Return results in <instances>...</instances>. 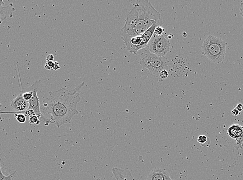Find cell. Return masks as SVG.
I'll return each instance as SVG.
<instances>
[{
	"instance_id": "21",
	"label": "cell",
	"mask_w": 243,
	"mask_h": 180,
	"mask_svg": "<svg viewBox=\"0 0 243 180\" xmlns=\"http://www.w3.org/2000/svg\"><path fill=\"white\" fill-rule=\"evenodd\" d=\"M25 115L26 116L31 117L32 116L35 115V114L34 111L33 109H28L26 111H25Z\"/></svg>"
},
{
	"instance_id": "23",
	"label": "cell",
	"mask_w": 243,
	"mask_h": 180,
	"mask_svg": "<svg viewBox=\"0 0 243 180\" xmlns=\"http://www.w3.org/2000/svg\"><path fill=\"white\" fill-rule=\"evenodd\" d=\"M236 109L240 112L243 110V105L241 104V103L237 104V105L236 106Z\"/></svg>"
},
{
	"instance_id": "5",
	"label": "cell",
	"mask_w": 243,
	"mask_h": 180,
	"mask_svg": "<svg viewBox=\"0 0 243 180\" xmlns=\"http://www.w3.org/2000/svg\"><path fill=\"white\" fill-rule=\"evenodd\" d=\"M156 27H157V25H153L142 35L123 40L127 51L137 55L139 51L147 47L148 42L154 34Z\"/></svg>"
},
{
	"instance_id": "25",
	"label": "cell",
	"mask_w": 243,
	"mask_h": 180,
	"mask_svg": "<svg viewBox=\"0 0 243 180\" xmlns=\"http://www.w3.org/2000/svg\"><path fill=\"white\" fill-rule=\"evenodd\" d=\"M240 13L241 15L242 16V17L243 18V2L241 3L240 8Z\"/></svg>"
},
{
	"instance_id": "8",
	"label": "cell",
	"mask_w": 243,
	"mask_h": 180,
	"mask_svg": "<svg viewBox=\"0 0 243 180\" xmlns=\"http://www.w3.org/2000/svg\"><path fill=\"white\" fill-rule=\"evenodd\" d=\"M28 101L23 99L22 93L20 91V93L17 97L11 101V106L12 111L16 113H22L28 109Z\"/></svg>"
},
{
	"instance_id": "26",
	"label": "cell",
	"mask_w": 243,
	"mask_h": 180,
	"mask_svg": "<svg viewBox=\"0 0 243 180\" xmlns=\"http://www.w3.org/2000/svg\"><path fill=\"white\" fill-rule=\"evenodd\" d=\"M0 174L1 175H3V173H2V168H1V162H0Z\"/></svg>"
},
{
	"instance_id": "13",
	"label": "cell",
	"mask_w": 243,
	"mask_h": 180,
	"mask_svg": "<svg viewBox=\"0 0 243 180\" xmlns=\"http://www.w3.org/2000/svg\"><path fill=\"white\" fill-rule=\"evenodd\" d=\"M197 141L200 143L203 147H208L211 143L210 139L208 137L204 135H199L197 139Z\"/></svg>"
},
{
	"instance_id": "22",
	"label": "cell",
	"mask_w": 243,
	"mask_h": 180,
	"mask_svg": "<svg viewBox=\"0 0 243 180\" xmlns=\"http://www.w3.org/2000/svg\"><path fill=\"white\" fill-rule=\"evenodd\" d=\"M54 59V56L52 55V54H50L49 55L47 56V58H46V60H47V61H53Z\"/></svg>"
},
{
	"instance_id": "12",
	"label": "cell",
	"mask_w": 243,
	"mask_h": 180,
	"mask_svg": "<svg viewBox=\"0 0 243 180\" xmlns=\"http://www.w3.org/2000/svg\"><path fill=\"white\" fill-rule=\"evenodd\" d=\"M228 134L232 138H240L243 136V126L239 124H233L229 127Z\"/></svg>"
},
{
	"instance_id": "11",
	"label": "cell",
	"mask_w": 243,
	"mask_h": 180,
	"mask_svg": "<svg viewBox=\"0 0 243 180\" xmlns=\"http://www.w3.org/2000/svg\"><path fill=\"white\" fill-rule=\"evenodd\" d=\"M15 11L12 3H10L7 6H0V26L5 20L13 17Z\"/></svg>"
},
{
	"instance_id": "2",
	"label": "cell",
	"mask_w": 243,
	"mask_h": 180,
	"mask_svg": "<svg viewBox=\"0 0 243 180\" xmlns=\"http://www.w3.org/2000/svg\"><path fill=\"white\" fill-rule=\"evenodd\" d=\"M154 25L162 26L160 12L147 0H138L127 14L122 39L141 36Z\"/></svg>"
},
{
	"instance_id": "15",
	"label": "cell",
	"mask_w": 243,
	"mask_h": 180,
	"mask_svg": "<svg viewBox=\"0 0 243 180\" xmlns=\"http://www.w3.org/2000/svg\"><path fill=\"white\" fill-rule=\"evenodd\" d=\"M15 117L20 123H25L26 122V116L22 113H16Z\"/></svg>"
},
{
	"instance_id": "19",
	"label": "cell",
	"mask_w": 243,
	"mask_h": 180,
	"mask_svg": "<svg viewBox=\"0 0 243 180\" xmlns=\"http://www.w3.org/2000/svg\"><path fill=\"white\" fill-rule=\"evenodd\" d=\"M243 145V136L240 138L236 139V143L234 147L236 149L242 148V145Z\"/></svg>"
},
{
	"instance_id": "24",
	"label": "cell",
	"mask_w": 243,
	"mask_h": 180,
	"mask_svg": "<svg viewBox=\"0 0 243 180\" xmlns=\"http://www.w3.org/2000/svg\"><path fill=\"white\" fill-rule=\"evenodd\" d=\"M232 114L233 115H234V116H237L239 115V114H240V112H239L235 108V109H233L232 111Z\"/></svg>"
},
{
	"instance_id": "1",
	"label": "cell",
	"mask_w": 243,
	"mask_h": 180,
	"mask_svg": "<svg viewBox=\"0 0 243 180\" xmlns=\"http://www.w3.org/2000/svg\"><path fill=\"white\" fill-rule=\"evenodd\" d=\"M84 83L72 90L62 87L49 92V97L43 100L40 105L41 120L44 125L49 124L60 128L62 125L70 123L73 116L78 114L77 106L81 100L80 93Z\"/></svg>"
},
{
	"instance_id": "4",
	"label": "cell",
	"mask_w": 243,
	"mask_h": 180,
	"mask_svg": "<svg viewBox=\"0 0 243 180\" xmlns=\"http://www.w3.org/2000/svg\"><path fill=\"white\" fill-rule=\"evenodd\" d=\"M140 60L139 63L155 75H159L161 71L166 70L169 61L166 57H161L152 54L147 48L140 50Z\"/></svg>"
},
{
	"instance_id": "20",
	"label": "cell",
	"mask_w": 243,
	"mask_h": 180,
	"mask_svg": "<svg viewBox=\"0 0 243 180\" xmlns=\"http://www.w3.org/2000/svg\"><path fill=\"white\" fill-rule=\"evenodd\" d=\"M169 73L168 71H167L166 70H164L162 71H161L160 73H159V76L161 77V79L162 80H165L167 79L168 77Z\"/></svg>"
},
{
	"instance_id": "3",
	"label": "cell",
	"mask_w": 243,
	"mask_h": 180,
	"mask_svg": "<svg viewBox=\"0 0 243 180\" xmlns=\"http://www.w3.org/2000/svg\"><path fill=\"white\" fill-rule=\"evenodd\" d=\"M226 46V42L219 37L209 36L201 45L202 54L213 63L219 64L225 59Z\"/></svg>"
},
{
	"instance_id": "18",
	"label": "cell",
	"mask_w": 243,
	"mask_h": 180,
	"mask_svg": "<svg viewBox=\"0 0 243 180\" xmlns=\"http://www.w3.org/2000/svg\"><path fill=\"white\" fill-rule=\"evenodd\" d=\"M29 123L30 124H36V125H39L40 123V120L36 115H33L30 117Z\"/></svg>"
},
{
	"instance_id": "7",
	"label": "cell",
	"mask_w": 243,
	"mask_h": 180,
	"mask_svg": "<svg viewBox=\"0 0 243 180\" xmlns=\"http://www.w3.org/2000/svg\"><path fill=\"white\" fill-rule=\"evenodd\" d=\"M41 83V80H37L34 82L32 86H30V88L32 91L33 95L31 100L29 101V105L28 108L29 109H33L35 112V115L37 116L40 119L43 117V115L40 109V99L38 98L37 96V92L40 90Z\"/></svg>"
},
{
	"instance_id": "14",
	"label": "cell",
	"mask_w": 243,
	"mask_h": 180,
	"mask_svg": "<svg viewBox=\"0 0 243 180\" xmlns=\"http://www.w3.org/2000/svg\"><path fill=\"white\" fill-rule=\"evenodd\" d=\"M44 68L47 70H49L50 71L51 70L57 71L60 69V66H59L58 62L47 61L44 66Z\"/></svg>"
},
{
	"instance_id": "6",
	"label": "cell",
	"mask_w": 243,
	"mask_h": 180,
	"mask_svg": "<svg viewBox=\"0 0 243 180\" xmlns=\"http://www.w3.org/2000/svg\"><path fill=\"white\" fill-rule=\"evenodd\" d=\"M147 48L152 54L161 57H165L170 51V43L164 36H156L154 34Z\"/></svg>"
},
{
	"instance_id": "10",
	"label": "cell",
	"mask_w": 243,
	"mask_h": 180,
	"mask_svg": "<svg viewBox=\"0 0 243 180\" xmlns=\"http://www.w3.org/2000/svg\"><path fill=\"white\" fill-rule=\"evenodd\" d=\"M112 171L116 180H136L127 168L114 167Z\"/></svg>"
},
{
	"instance_id": "9",
	"label": "cell",
	"mask_w": 243,
	"mask_h": 180,
	"mask_svg": "<svg viewBox=\"0 0 243 180\" xmlns=\"http://www.w3.org/2000/svg\"><path fill=\"white\" fill-rule=\"evenodd\" d=\"M146 180H172L166 170L155 168L148 173Z\"/></svg>"
},
{
	"instance_id": "17",
	"label": "cell",
	"mask_w": 243,
	"mask_h": 180,
	"mask_svg": "<svg viewBox=\"0 0 243 180\" xmlns=\"http://www.w3.org/2000/svg\"><path fill=\"white\" fill-rule=\"evenodd\" d=\"M16 171H14L12 174H9V176H5L4 174L1 175L0 174V180H13Z\"/></svg>"
},
{
	"instance_id": "27",
	"label": "cell",
	"mask_w": 243,
	"mask_h": 180,
	"mask_svg": "<svg viewBox=\"0 0 243 180\" xmlns=\"http://www.w3.org/2000/svg\"><path fill=\"white\" fill-rule=\"evenodd\" d=\"M5 3L2 0H0V6H2Z\"/></svg>"
},
{
	"instance_id": "16",
	"label": "cell",
	"mask_w": 243,
	"mask_h": 180,
	"mask_svg": "<svg viewBox=\"0 0 243 180\" xmlns=\"http://www.w3.org/2000/svg\"><path fill=\"white\" fill-rule=\"evenodd\" d=\"M165 30L162 27V26H159L156 27L154 31V34L156 36H164V33L165 32Z\"/></svg>"
}]
</instances>
